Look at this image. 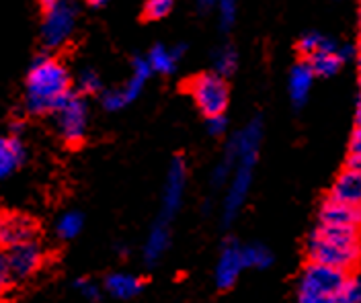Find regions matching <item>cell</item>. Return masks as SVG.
<instances>
[{
	"label": "cell",
	"instance_id": "obj_30",
	"mask_svg": "<svg viewBox=\"0 0 361 303\" xmlns=\"http://www.w3.org/2000/svg\"><path fill=\"white\" fill-rule=\"evenodd\" d=\"M341 303H361V277L351 275L347 281V287L341 295Z\"/></svg>",
	"mask_w": 361,
	"mask_h": 303
},
{
	"label": "cell",
	"instance_id": "obj_2",
	"mask_svg": "<svg viewBox=\"0 0 361 303\" xmlns=\"http://www.w3.org/2000/svg\"><path fill=\"white\" fill-rule=\"evenodd\" d=\"M353 273L308 260L300 273L295 295L302 303H341V295Z\"/></svg>",
	"mask_w": 361,
	"mask_h": 303
},
{
	"label": "cell",
	"instance_id": "obj_1",
	"mask_svg": "<svg viewBox=\"0 0 361 303\" xmlns=\"http://www.w3.org/2000/svg\"><path fill=\"white\" fill-rule=\"evenodd\" d=\"M72 93V78L68 68L51 56L33 60L25 80V109L31 115H54Z\"/></svg>",
	"mask_w": 361,
	"mask_h": 303
},
{
	"label": "cell",
	"instance_id": "obj_13",
	"mask_svg": "<svg viewBox=\"0 0 361 303\" xmlns=\"http://www.w3.org/2000/svg\"><path fill=\"white\" fill-rule=\"evenodd\" d=\"M318 224L361 228V205H351L326 197L318 209Z\"/></svg>",
	"mask_w": 361,
	"mask_h": 303
},
{
	"label": "cell",
	"instance_id": "obj_31",
	"mask_svg": "<svg viewBox=\"0 0 361 303\" xmlns=\"http://www.w3.org/2000/svg\"><path fill=\"white\" fill-rule=\"evenodd\" d=\"M74 289L85 297V299H89V302H99L101 299V291H99V287L89 279H78L74 283Z\"/></svg>",
	"mask_w": 361,
	"mask_h": 303
},
{
	"label": "cell",
	"instance_id": "obj_33",
	"mask_svg": "<svg viewBox=\"0 0 361 303\" xmlns=\"http://www.w3.org/2000/svg\"><path fill=\"white\" fill-rule=\"evenodd\" d=\"M205 119H207V131H209L212 136H224L226 127H228V119L224 117V113L205 117Z\"/></svg>",
	"mask_w": 361,
	"mask_h": 303
},
{
	"label": "cell",
	"instance_id": "obj_20",
	"mask_svg": "<svg viewBox=\"0 0 361 303\" xmlns=\"http://www.w3.org/2000/svg\"><path fill=\"white\" fill-rule=\"evenodd\" d=\"M150 76H152V68H150L148 60H146V58H134V62H132V76H130V80L126 82V86L121 89V93L126 96L128 105L134 103L135 98L140 96L144 84L148 82Z\"/></svg>",
	"mask_w": 361,
	"mask_h": 303
},
{
	"label": "cell",
	"instance_id": "obj_4",
	"mask_svg": "<svg viewBox=\"0 0 361 303\" xmlns=\"http://www.w3.org/2000/svg\"><path fill=\"white\" fill-rule=\"evenodd\" d=\"M78 17V4L74 0H60L56 6L44 11L42 41L47 49H60L70 41Z\"/></svg>",
	"mask_w": 361,
	"mask_h": 303
},
{
	"label": "cell",
	"instance_id": "obj_23",
	"mask_svg": "<svg viewBox=\"0 0 361 303\" xmlns=\"http://www.w3.org/2000/svg\"><path fill=\"white\" fill-rule=\"evenodd\" d=\"M82 226H85L82 213H78V211H68V213H64V215L58 219V224H56V236H58L60 240H72V238H76L78 233L82 232Z\"/></svg>",
	"mask_w": 361,
	"mask_h": 303
},
{
	"label": "cell",
	"instance_id": "obj_22",
	"mask_svg": "<svg viewBox=\"0 0 361 303\" xmlns=\"http://www.w3.org/2000/svg\"><path fill=\"white\" fill-rule=\"evenodd\" d=\"M243 260H245V269H269L273 262V254L267 246L263 244H250V246H243Z\"/></svg>",
	"mask_w": 361,
	"mask_h": 303
},
{
	"label": "cell",
	"instance_id": "obj_16",
	"mask_svg": "<svg viewBox=\"0 0 361 303\" xmlns=\"http://www.w3.org/2000/svg\"><path fill=\"white\" fill-rule=\"evenodd\" d=\"M25 156H27L25 146L17 136L13 138L0 136V179L11 176L25 162Z\"/></svg>",
	"mask_w": 361,
	"mask_h": 303
},
{
	"label": "cell",
	"instance_id": "obj_28",
	"mask_svg": "<svg viewBox=\"0 0 361 303\" xmlns=\"http://www.w3.org/2000/svg\"><path fill=\"white\" fill-rule=\"evenodd\" d=\"M218 6V19H220V27L222 29H230L236 19V0H216Z\"/></svg>",
	"mask_w": 361,
	"mask_h": 303
},
{
	"label": "cell",
	"instance_id": "obj_24",
	"mask_svg": "<svg viewBox=\"0 0 361 303\" xmlns=\"http://www.w3.org/2000/svg\"><path fill=\"white\" fill-rule=\"evenodd\" d=\"M236 66H238V53L232 46H224L222 49L216 51L214 56V72H218L220 76H232L236 72Z\"/></svg>",
	"mask_w": 361,
	"mask_h": 303
},
{
	"label": "cell",
	"instance_id": "obj_18",
	"mask_svg": "<svg viewBox=\"0 0 361 303\" xmlns=\"http://www.w3.org/2000/svg\"><path fill=\"white\" fill-rule=\"evenodd\" d=\"M169 244H171V230L166 226V219H162L148 233V240L144 246V262L154 266L160 257L169 250Z\"/></svg>",
	"mask_w": 361,
	"mask_h": 303
},
{
	"label": "cell",
	"instance_id": "obj_27",
	"mask_svg": "<svg viewBox=\"0 0 361 303\" xmlns=\"http://www.w3.org/2000/svg\"><path fill=\"white\" fill-rule=\"evenodd\" d=\"M101 105H103V109L105 111H121L126 105H128V101H126V96L121 93V89H113V91H105V93L101 94Z\"/></svg>",
	"mask_w": 361,
	"mask_h": 303
},
{
	"label": "cell",
	"instance_id": "obj_37",
	"mask_svg": "<svg viewBox=\"0 0 361 303\" xmlns=\"http://www.w3.org/2000/svg\"><path fill=\"white\" fill-rule=\"evenodd\" d=\"M60 0H39V4H42V8L44 11H47V8H51V6H56Z\"/></svg>",
	"mask_w": 361,
	"mask_h": 303
},
{
	"label": "cell",
	"instance_id": "obj_21",
	"mask_svg": "<svg viewBox=\"0 0 361 303\" xmlns=\"http://www.w3.org/2000/svg\"><path fill=\"white\" fill-rule=\"evenodd\" d=\"M320 238L335 242L341 246H361V228L351 226H331V224H318V228L312 230Z\"/></svg>",
	"mask_w": 361,
	"mask_h": 303
},
{
	"label": "cell",
	"instance_id": "obj_17",
	"mask_svg": "<svg viewBox=\"0 0 361 303\" xmlns=\"http://www.w3.org/2000/svg\"><path fill=\"white\" fill-rule=\"evenodd\" d=\"M144 289V281L130 273H111L105 279V291L115 299H132Z\"/></svg>",
	"mask_w": 361,
	"mask_h": 303
},
{
	"label": "cell",
	"instance_id": "obj_39",
	"mask_svg": "<svg viewBox=\"0 0 361 303\" xmlns=\"http://www.w3.org/2000/svg\"><path fill=\"white\" fill-rule=\"evenodd\" d=\"M197 2H200L202 8H212V6L216 4V0H197Z\"/></svg>",
	"mask_w": 361,
	"mask_h": 303
},
{
	"label": "cell",
	"instance_id": "obj_10",
	"mask_svg": "<svg viewBox=\"0 0 361 303\" xmlns=\"http://www.w3.org/2000/svg\"><path fill=\"white\" fill-rule=\"evenodd\" d=\"M351 53H353V47H341L337 46L335 39L326 37V41L322 44V47L316 49L314 53H310L304 60H308V64L312 66L316 76L331 78V76H335L343 68V64L351 58Z\"/></svg>",
	"mask_w": 361,
	"mask_h": 303
},
{
	"label": "cell",
	"instance_id": "obj_35",
	"mask_svg": "<svg viewBox=\"0 0 361 303\" xmlns=\"http://www.w3.org/2000/svg\"><path fill=\"white\" fill-rule=\"evenodd\" d=\"M345 166L351 168V170L361 172V154H351V152H349V156H347V160H345Z\"/></svg>",
	"mask_w": 361,
	"mask_h": 303
},
{
	"label": "cell",
	"instance_id": "obj_5",
	"mask_svg": "<svg viewBox=\"0 0 361 303\" xmlns=\"http://www.w3.org/2000/svg\"><path fill=\"white\" fill-rule=\"evenodd\" d=\"M54 115L64 143H68L70 148L80 146L87 136V125H89V107L82 94L72 91Z\"/></svg>",
	"mask_w": 361,
	"mask_h": 303
},
{
	"label": "cell",
	"instance_id": "obj_9",
	"mask_svg": "<svg viewBox=\"0 0 361 303\" xmlns=\"http://www.w3.org/2000/svg\"><path fill=\"white\" fill-rule=\"evenodd\" d=\"M185 185H187V164L180 156H177L173 158L166 172V185L162 191V219L169 221L180 209Z\"/></svg>",
	"mask_w": 361,
	"mask_h": 303
},
{
	"label": "cell",
	"instance_id": "obj_34",
	"mask_svg": "<svg viewBox=\"0 0 361 303\" xmlns=\"http://www.w3.org/2000/svg\"><path fill=\"white\" fill-rule=\"evenodd\" d=\"M349 152L351 154H361V129H355L351 141H349Z\"/></svg>",
	"mask_w": 361,
	"mask_h": 303
},
{
	"label": "cell",
	"instance_id": "obj_42",
	"mask_svg": "<svg viewBox=\"0 0 361 303\" xmlns=\"http://www.w3.org/2000/svg\"><path fill=\"white\" fill-rule=\"evenodd\" d=\"M360 89H361V78H360Z\"/></svg>",
	"mask_w": 361,
	"mask_h": 303
},
{
	"label": "cell",
	"instance_id": "obj_40",
	"mask_svg": "<svg viewBox=\"0 0 361 303\" xmlns=\"http://www.w3.org/2000/svg\"><path fill=\"white\" fill-rule=\"evenodd\" d=\"M357 68H360V78H361V44H360V49H357Z\"/></svg>",
	"mask_w": 361,
	"mask_h": 303
},
{
	"label": "cell",
	"instance_id": "obj_14",
	"mask_svg": "<svg viewBox=\"0 0 361 303\" xmlns=\"http://www.w3.org/2000/svg\"><path fill=\"white\" fill-rule=\"evenodd\" d=\"M316 74L312 66L308 64V60H300L298 64H293L290 78H288V93L292 98L293 107H302L308 101V94L312 91Z\"/></svg>",
	"mask_w": 361,
	"mask_h": 303
},
{
	"label": "cell",
	"instance_id": "obj_12",
	"mask_svg": "<svg viewBox=\"0 0 361 303\" xmlns=\"http://www.w3.org/2000/svg\"><path fill=\"white\" fill-rule=\"evenodd\" d=\"M37 224L33 217L15 211H0V248L6 250L13 244L35 238Z\"/></svg>",
	"mask_w": 361,
	"mask_h": 303
},
{
	"label": "cell",
	"instance_id": "obj_38",
	"mask_svg": "<svg viewBox=\"0 0 361 303\" xmlns=\"http://www.w3.org/2000/svg\"><path fill=\"white\" fill-rule=\"evenodd\" d=\"M85 2H87L89 6H105L109 0H85Z\"/></svg>",
	"mask_w": 361,
	"mask_h": 303
},
{
	"label": "cell",
	"instance_id": "obj_6",
	"mask_svg": "<svg viewBox=\"0 0 361 303\" xmlns=\"http://www.w3.org/2000/svg\"><path fill=\"white\" fill-rule=\"evenodd\" d=\"M306 257L308 260L353 273L361 262V246H341L312 232L306 244Z\"/></svg>",
	"mask_w": 361,
	"mask_h": 303
},
{
	"label": "cell",
	"instance_id": "obj_32",
	"mask_svg": "<svg viewBox=\"0 0 361 303\" xmlns=\"http://www.w3.org/2000/svg\"><path fill=\"white\" fill-rule=\"evenodd\" d=\"M13 285V275L8 269V260H6V250L0 248V297L11 289Z\"/></svg>",
	"mask_w": 361,
	"mask_h": 303
},
{
	"label": "cell",
	"instance_id": "obj_29",
	"mask_svg": "<svg viewBox=\"0 0 361 303\" xmlns=\"http://www.w3.org/2000/svg\"><path fill=\"white\" fill-rule=\"evenodd\" d=\"M324 41H326V37L320 35V33H306V35L300 39L298 49H300V53H302L304 58H308L310 53H314L316 49H320Z\"/></svg>",
	"mask_w": 361,
	"mask_h": 303
},
{
	"label": "cell",
	"instance_id": "obj_36",
	"mask_svg": "<svg viewBox=\"0 0 361 303\" xmlns=\"http://www.w3.org/2000/svg\"><path fill=\"white\" fill-rule=\"evenodd\" d=\"M355 129H361V96L357 101V107H355Z\"/></svg>",
	"mask_w": 361,
	"mask_h": 303
},
{
	"label": "cell",
	"instance_id": "obj_41",
	"mask_svg": "<svg viewBox=\"0 0 361 303\" xmlns=\"http://www.w3.org/2000/svg\"><path fill=\"white\" fill-rule=\"evenodd\" d=\"M360 27H361V15H360Z\"/></svg>",
	"mask_w": 361,
	"mask_h": 303
},
{
	"label": "cell",
	"instance_id": "obj_25",
	"mask_svg": "<svg viewBox=\"0 0 361 303\" xmlns=\"http://www.w3.org/2000/svg\"><path fill=\"white\" fill-rule=\"evenodd\" d=\"M173 6H175V0H146L142 17L144 21H160L171 15Z\"/></svg>",
	"mask_w": 361,
	"mask_h": 303
},
{
	"label": "cell",
	"instance_id": "obj_7",
	"mask_svg": "<svg viewBox=\"0 0 361 303\" xmlns=\"http://www.w3.org/2000/svg\"><path fill=\"white\" fill-rule=\"evenodd\" d=\"M257 158H259V152H248V154H243L234 164L230 187H228L224 201V224H230L247 201L248 191L252 185V172H255Z\"/></svg>",
	"mask_w": 361,
	"mask_h": 303
},
{
	"label": "cell",
	"instance_id": "obj_8",
	"mask_svg": "<svg viewBox=\"0 0 361 303\" xmlns=\"http://www.w3.org/2000/svg\"><path fill=\"white\" fill-rule=\"evenodd\" d=\"M6 260L13 281H25L31 279L44 266L45 252L35 238H29L6 248Z\"/></svg>",
	"mask_w": 361,
	"mask_h": 303
},
{
	"label": "cell",
	"instance_id": "obj_26",
	"mask_svg": "<svg viewBox=\"0 0 361 303\" xmlns=\"http://www.w3.org/2000/svg\"><path fill=\"white\" fill-rule=\"evenodd\" d=\"M101 91V76L92 68H85L76 76V93L85 94H94Z\"/></svg>",
	"mask_w": 361,
	"mask_h": 303
},
{
	"label": "cell",
	"instance_id": "obj_3",
	"mask_svg": "<svg viewBox=\"0 0 361 303\" xmlns=\"http://www.w3.org/2000/svg\"><path fill=\"white\" fill-rule=\"evenodd\" d=\"M185 89L193 96L197 109L205 117L220 115L228 107L230 89L224 76H220L218 72H203L189 78Z\"/></svg>",
	"mask_w": 361,
	"mask_h": 303
},
{
	"label": "cell",
	"instance_id": "obj_19",
	"mask_svg": "<svg viewBox=\"0 0 361 303\" xmlns=\"http://www.w3.org/2000/svg\"><path fill=\"white\" fill-rule=\"evenodd\" d=\"M183 51L185 49L180 46L169 49V47L158 44V46L152 47L148 51V56H146V60H148V64L152 68V74H162V76L173 74V72L177 70V62H179V58L183 56Z\"/></svg>",
	"mask_w": 361,
	"mask_h": 303
},
{
	"label": "cell",
	"instance_id": "obj_15",
	"mask_svg": "<svg viewBox=\"0 0 361 303\" xmlns=\"http://www.w3.org/2000/svg\"><path fill=\"white\" fill-rule=\"evenodd\" d=\"M326 197L335 201H343V203H351V205H361V172L345 166L338 172Z\"/></svg>",
	"mask_w": 361,
	"mask_h": 303
},
{
	"label": "cell",
	"instance_id": "obj_11",
	"mask_svg": "<svg viewBox=\"0 0 361 303\" xmlns=\"http://www.w3.org/2000/svg\"><path fill=\"white\" fill-rule=\"evenodd\" d=\"M245 271V260H243V246L234 240H228L220 252L218 264H216V287L220 291H230L240 273Z\"/></svg>",
	"mask_w": 361,
	"mask_h": 303
}]
</instances>
